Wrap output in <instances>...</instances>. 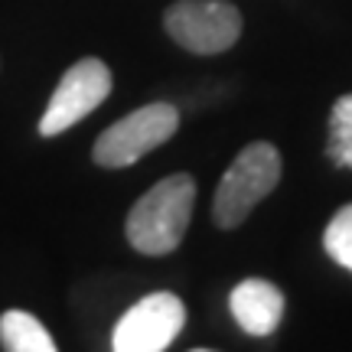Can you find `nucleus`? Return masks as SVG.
Instances as JSON below:
<instances>
[{
	"label": "nucleus",
	"instance_id": "obj_1",
	"mask_svg": "<svg viewBox=\"0 0 352 352\" xmlns=\"http://www.w3.org/2000/svg\"><path fill=\"white\" fill-rule=\"evenodd\" d=\"M192 209H196V179L189 173L164 176L127 212L124 235L131 248L147 258H164L176 252L189 228Z\"/></svg>",
	"mask_w": 352,
	"mask_h": 352
},
{
	"label": "nucleus",
	"instance_id": "obj_2",
	"mask_svg": "<svg viewBox=\"0 0 352 352\" xmlns=\"http://www.w3.org/2000/svg\"><path fill=\"white\" fill-rule=\"evenodd\" d=\"M280 183V151L267 140H254L241 147L232 160L212 196V222L222 232L239 228L264 196H271Z\"/></svg>",
	"mask_w": 352,
	"mask_h": 352
},
{
	"label": "nucleus",
	"instance_id": "obj_3",
	"mask_svg": "<svg viewBox=\"0 0 352 352\" xmlns=\"http://www.w3.org/2000/svg\"><path fill=\"white\" fill-rule=\"evenodd\" d=\"M179 127V114L170 101H151L127 118L114 121L108 131H101L95 147H91V160L108 170H121V166L138 164L140 157L151 151L164 147L166 140L176 134Z\"/></svg>",
	"mask_w": 352,
	"mask_h": 352
},
{
	"label": "nucleus",
	"instance_id": "obj_4",
	"mask_svg": "<svg viewBox=\"0 0 352 352\" xmlns=\"http://www.w3.org/2000/svg\"><path fill=\"white\" fill-rule=\"evenodd\" d=\"M164 30L186 52L219 56L239 43L241 13L228 0H176L164 13Z\"/></svg>",
	"mask_w": 352,
	"mask_h": 352
},
{
	"label": "nucleus",
	"instance_id": "obj_5",
	"mask_svg": "<svg viewBox=\"0 0 352 352\" xmlns=\"http://www.w3.org/2000/svg\"><path fill=\"white\" fill-rule=\"evenodd\" d=\"M111 69L88 56V59H78L72 69H65L59 85L52 91L46 111L39 118V134L43 138H56V134H65L69 127H76L82 118L98 108L101 101L111 95Z\"/></svg>",
	"mask_w": 352,
	"mask_h": 352
},
{
	"label": "nucleus",
	"instance_id": "obj_6",
	"mask_svg": "<svg viewBox=\"0 0 352 352\" xmlns=\"http://www.w3.org/2000/svg\"><path fill=\"white\" fill-rule=\"evenodd\" d=\"M186 327V307L170 290L147 294L127 310L111 333L114 352H164Z\"/></svg>",
	"mask_w": 352,
	"mask_h": 352
},
{
	"label": "nucleus",
	"instance_id": "obj_7",
	"mask_svg": "<svg viewBox=\"0 0 352 352\" xmlns=\"http://www.w3.org/2000/svg\"><path fill=\"white\" fill-rule=\"evenodd\" d=\"M228 310L248 336L261 340V336L277 333L280 320H284V294L277 284L264 280V277H248V280L232 287Z\"/></svg>",
	"mask_w": 352,
	"mask_h": 352
},
{
	"label": "nucleus",
	"instance_id": "obj_8",
	"mask_svg": "<svg viewBox=\"0 0 352 352\" xmlns=\"http://www.w3.org/2000/svg\"><path fill=\"white\" fill-rule=\"evenodd\" d=\"M0 346L10 352H52L56 340L50 329L26 310H3L0 314Z\"/></svg>",
	"mask_w": 352,
	"mask_h": 352
},
{
	"label": "nucleus",
	"instance_id": "obj_9",
	"mask_svg": "<svg viewBox=\"0 0 352 352\" xmlns=\"http://www.w3.org/2000/svg\"><path fill=\"white\" fill-rule=\"evenodd\" d=\"M323 248L340 267L352 271V202L336 209V215L329 219L327 232H323Z\"/></svg>",
	"mask_w": 352,
	"mask_h": 352
},
{
	"label": "nucleus",
	"instance_id": "obj_10",
	"mask_svg": "<svg viewBox=\"0 0 352 352\" xmlns=\"http://www.w3.org/2000/svg\"><path fill=\"white\" fill-rule=\"evenodd\" d=\"M329 157H333L340 166H352V95H346V98L336 101Z\"/></svg>",
	"mask_w": 352,
	"mask_h": 352
}]
</instances>
